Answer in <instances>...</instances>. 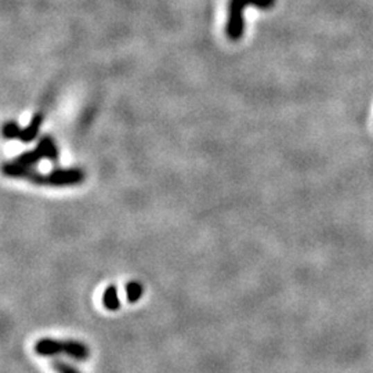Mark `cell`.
Here are the masks:
<instances>
[{"mask_svg":"<svg viewBox=\"0 0 373 373\" xmlns=\"http://www.w3.org/2000/svg\"><path fill=\"white\" fill-rule=\"evenodd\" d=\"M3 173L8 177L28 179L37 186H76L85 180V173L80 169H57L49 175H42L32 168L19 166L14 161L3 166Z\"/></svg>","mask_w":373,"mask_h":373,"instance_id":"1","label":"cell"},{"mask_svg":"<svg viewBox=\"0 0 373 373\" xmlns=\"http://www.w3.org/2000/svg\"><path fill=\"white\" fill-rule=\"evenodd\" d=\"M33 350L40 357H55L67 356L75 361H86L90 358V349L78 340H58L51 338L39 339Z\"/></svg>","mask_w":373,"mask_h":373,"instance_id":"2","label":"cell"},{"mask_svg":"<svg viewBox=\"0 0 373 373\" xmlns=\"http://www.w3.org/2000/svg\"><path fill=\"white\" fill-rule=\"evenodd\" d=\"M275 6V0H229L228 18L225 33L229 40L238 42L245 32L243 11L246 7H256L260 10H270Z\"/></svg>","mask_w":373,"mask_h":373,"instance_id":"3","label":"cell"},{"mask_svg":"<svg viewBox=\"0 0 373 373\" xmlns=\"http://www.w3.org/2000/svg\"><path fill=\"white\" fill-rule=\"evenodd\" d=\"M42 159H50L53 162L58 161V148L54 140L49 136L43 137L33 151L19 155L14 162L22 168H32Z\"/></svg>","mask_w":373,"mask_h":373,"instance_id":"4","label":"cell"},{"mask_svg":"<svg viewBox=\"0 0 373 373\" xmlns=\"http://www.w3.org/2000/svg\"><path fill=\"white\" fill-rule=\"evenodd\" d=\"M42 122H43V115L42 114H36L29 126H26L25 129H21V133H19V140L24 141V143H31L36 139V136L39 135V130H40V126H42Z\"/></svg>","mask_w":373,"mask_h":373,"instance_id":"5","label":"cell"},{"mask_svg":"<svg viewBox=\"0 0 373 373\" xmlns=\"http://www.w3.org/2000/svg\"><path fill=\"white\" fill-rule=\"evenodd\" d=\"M103 304L110 311L119 310L121 302H119V297H118V289H116V286L111 285V286H108L105 289L104 296H103Z\"/></svg>","mask_w":373,"mask_h":373,"instance_id":"6","label":"cell"},{"mask_svg":"<svg viewBox=\"0 0 373 373\" xmlns=\"http://www.w3.org/2000/svg\"><path fill=\"white\" fill-rule=\"evenodd\" d=\"M126 296L129 303H137L143 296V286L139 282H129L126 286Z\"/></svg>","mask_w":373,"mask_h":373,"instance_id":"7","label":"cell"},{"mask_svg":"<svg viewBox=\"0 0 373 373\" xmlns=\"http://www.w3.org/2000/svg\"><path fill=\"white\" fill-rule=\"evenodd\" d=\"M19 133H21V128L15 123V122H7L3 126V136L6 139H19Z\"/></svg>","mask_w":373,"mask_h":373,"instance_id":"8","label":"cell"},{"mask_svg":"<svg viewBox=\"0 0 373 373\" xmlns=\"http://www.w3.org/2000/svg\"><path fill=\"white\" fill-rule=\"evenodd\" d=\"M51 368L57 373H82L80 371H78L76 368H73L72 365L64 363V361H60V360H54L51 361Z\"/></svg>","mask_w":373,"mask_h":373,"instance_id":"9","label":"cell"}]
</instances>
